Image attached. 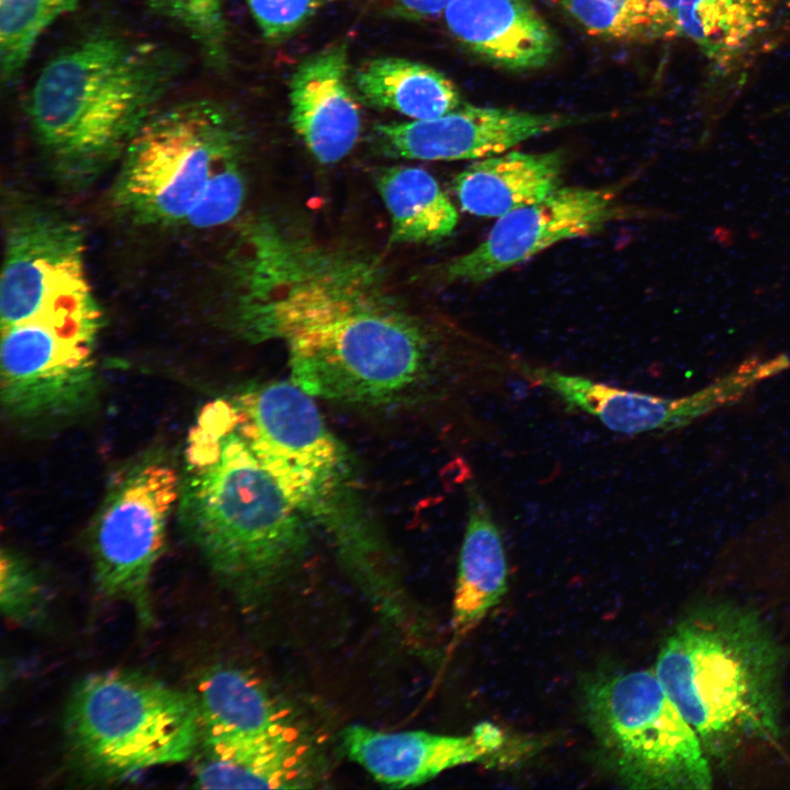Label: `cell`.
<instances>
[{
  "mask_svg": "<svg viewBox=\"0 0 790 790\" xmlns=\"http://www.w3.org/2000/svg\"><path fill=\"white\" fill-rule=\"evenodd\" d=\"M184 461L179 501L189 535L239 601L263 599L305 552L301 512L240 437L232 403L202 408Z\"/></svg>",
  "mask_w": 790,
  "mask_h": 790,
  "instance_id": "1",
  "label": "cell"
},
{
  "mask_svg": "<svg viewBox=\"0 0 790 790\" xmlns=\"http://www.w3.org/2000/svg\"><path fill=\"white\" fill-rule=\"evenodd\" d=\"M180 68L166 47L111 34L54 57L27 102L32 131L53 168L82 183L121 158Z\"/></svg>",
  "mask_w": 790,
  "mask_h": 790,
  "instance_id": "2",
  "label": "cell"
},
{
  "mask_svg": "<svg viewBox=\"0 0 790 790\" xmlns=\"http://www.w3.org/2000/svg\"><path fill=\"white\" fill-rule=\"evenodd\" d=\"M782 667L781 646L764 621L718 602L676 624L654 672L708 758L724 760L746 743L779 737Z\"/></svg>",
  "mask_w": 790,
  "mask_h": 790,
  "instance_id": "3",
  "label": "cell"
},
{
  "mask_svg": "<svg viewBox=\"0 0 790 790\" xmlns=\"http://www.w3.org/2000/svg\"><path fill=\"white\" fill-rule=\"evenodd\" d=\"M70 763L86 778L112 782L188 760L200 745L194 695L126 670L89 675L64 715Z\"/></svg>",
  "mask_w": 790,
  "mask_h": 790,
  "instance_id": "4",
  "label": "cell"
},
{
  "mask_svg": "<svg viewBox=\"0 0 790 790\" xmlns=\"http://www.w3.org/2000/svg\"><path fill=\"white\" fill-rule=\"evenodd\" d=\"M239 149L235 124L214 101L157 110L121 157L114 202L138 224L190 227L216 177L239 160Z\"/></svg>",
  "mask_w": 790,
  "mask_h": 790,
  "instance_id": "5",
  "label": "cell"
},
{
  "mask_svg": "<svg viewBox=\"0 0 790 790\" xmlns=\"http://www.w3.org/2000/svg\"><path fill=\"white\" fill-rule=\"evenodd\" d=\"M583 709L607 768L632 789L702 790L712 772L698 735L654 669L588 676Z\"/></svg>",
  "mask_w": 790,
  "mask_h": 790,
  "instance_id": "6",
  "label": "cell"
},
{
  "mask_svg": "<svg viewBox=\"0 0 790 790\" xmlns=\"http://www.w3.org/2000/svg\"><path fill=\"white\" fill-rule=\"evenodd\" d=\"M80 226L42 206L19 207L5 228L0 325L102 319Z\"/></svg>",
  "mask_w": 790,
  "mask_h": 790,
  "instance_id": "7",
  "label": "cell"
},
{
  "mask_svg": "<svg viewBox=\"0 0 790 790\" xmlns=\"http://www.w3.org/2000/svg\"><path fill=\"white\" fill-rule=\"evenodd\" d=\"M312 397L281 381L250 388L232 404L237 431L286 499L301 514L323 518L339 493L342 454Z\"/></svg>",
  "mask_w": 790,
  "mask_h": 790,
  "instance_id": "8",
  "label": "cell"
},
{
  "mask_svg": "<svg viewBox=\"0 0 790 790\" xmlns=\"http://www.w3.org/2000/svg\"><path fill=\"white\" fill-rule=\"evenodd\" d=\"M181 484L165 460L137 461L111 484L90 533L99 592L131 606L146 627L154 622L150 578Z\"/></svg>",
  "mask_w": 790,
  "mask_h": 790,
  "instance_id": "9",
  "label": "cell"
},
{
  "mask_svg": "<svg viewBox=\"0 0 790 790\" xmlns=\"http://www.w3.org/2000/svg\"><path fill=\"white\" fill-rule=\"evenodd\" d=\"M102 321L1 327V403L25 421L70 417L97 390L95 347Z\"/></svg>",
  "mask_w": 790,
  "mask_h": 790,
  "instance_id": "10",
  "label": "cell"
},
{
  "mask_svg": "<svg viewBox=\"0 0 790 790\" xmlns=\"http://www.w3.org/2000/svg\"><path fill=\"white\" fill-rule=\"evenodd\" d=\"M518 366L523 380L555 395L568 410L586 413L609 430L627 436L686 427L737 403L755 387L785 371V363L778 356L752 358L690 394L666 397L523 361H519Z\"/></svg>",
  "mask_w": 790,
  "mask_h": 790,
  "instance_id": "11",
  "label": "cell"
},
{
  "mask_svg": "<svg viewBox=\"0 0 790 790\" xmlns=\"http://www.w3.org/2000/svg\"><path fill=\"white\" fill-rule=\"evenodd\" d=\"M623 212L614 187H560L498 217L482 242L444 263L439 274L445 282H484L560 241L597 233Z\"/></svg>",
  "mask_w": 790,
  "mask_h": 790,
  "instance_id": "12",
  "label": "cell"
},
{
  "mask_svg": "<svg viewBox=\"0 0 790 790\" xmlns=\"http://www.w3.org/2000/svg\"><path fill=\"white\" fill-rule=\"evenodd\" d=\"M586 120L573 114L463 103L436 119L377 125L376 133L382 148L392 156L428 161L477 160Z\"/></svg>",
  "mask_w": 790,
  "mask_h": 790,
  "instance_id": "13",
  "label": "cell"
},
{
  "mask_svg": "<svg viewBox=\"0 0 790 790\" xmlns=\"http://www.w3.org/2000/svg\"><path fill=\"white\" fill-rule=\"evenodd\" d=\"M203 756L233 760L272 754L304 740L290 711L246 670H207L194 693Z\"/></svg>",
  "mask_w": 790,
  "mask_h": 790,
  "instance_id": "14",
  "label": "cell"
},
{
  "mask_svg": "<svg viewBox=\"0 0 790 790\" xmlns=\"http://www.w3.org/2000/svg\"><path fill=\"white\" fill-rule=\"evenodd\" d=\"M505 741L503 730L487 721L463 736L426 731L390 733L359 724L342 732L348 757L391 788L415 787L448 769L483 761L497 755Z\"/></svg>",
  "mask_w": 790,
  "mask_h": 790,
  "instance_id": "15",
  "label": "cell"
},
{
  "mask_svg": "<svg viewBox=\"0 0 790 790\" xmlns=\"http://www.w3.org/2000/svg\"><path fill=\"white\" fill-rule=\"evenodd\" d=\"M349 77L345 43L304 59L290 82L291 124L324 165L343 159L361 134V111Z\"/></svg>",
  "mask_w": 790,
  "mask_h": 790,
  "instance_id": "16",
  "label": "cell"
},
{
  "mask_svg": "<svg viewBox=\"0 0 790 790\" xmlns=\"http://www.w3.org/2000/svg\"><path fill=\"white\" fill-rule=\"evenodd\" d=\"M443 19L469 50L509 70L544 67L557 52L556 35L530 0H453Z\"/></svg>",
  "mask_w": 790,
  "mask_h": 790,
  "instance_id": "17",
  "label": "cell"
},
{
  "mask_svg": "<svg viewBox=\"0 0 790 790\" xmlns=\"http://www.w3.org/2000/svg\"><path fill=\"white\" fill-rule=\"evenodd\" d=\"M466 526L452 601V642L474 630L508 588V562L493 510L475 483L466 489Z\"/></svg>",
  "mask_w": 790,
  "mask_h": 790,
  "instance_id": "18",
  "label": "cell"
},
{
  "mask_svg": "<svg viewBox=\"0 0 790 790\" xmlns=\"http://www.w3.org/2000/svg\"><path fill=\"white\" fill-rule=\"evenodd\" d=\"M562 151H508L477 159L454 180L463 211L500 217L546 198L561 187Z\"/></svg>",
  "mask_w": 790,
  "mask_h": 790,
  "instance_id": "19",
  "label": "cell"
},
{
  "mask_svg": "<svg viewBox=\"0 0 790 790\" xmlns=\"http://www.w3.org/2000/svg\"><path fill=\"white\" fill-rule=\"evenodd\" d=\"M356 92L365 104L411 120L444 115L463 104L456 86L442 72L399 57H376L353 72Z\"/></svg>",
  "mask_w": 790,
  "mask_h": 790,
  "instance_id": "20",
  "label": "cell"
},
{
  "mask_svg": "<svg viewBox=\"0 0 790 790\" xmlns=\"http://www.w3.org/2000/svg\"><path fill=\"white\" fill-rule=\"evenodd\" d=\"M376 187L391 216V241L436 242L452 234L459 213L435 177L421 168L379 171Z\"/></svg>",
  "mask_w": 790,
  "mask_h": 790,
  "instance_id": "21",
  "label": "cell"
},
{
  "mask_svg": "<svg viewBox=\"0 0 790 790\" xmlns=\"http://www.w3.org/2000/svg\"><path fill=\"white\" fill-rule=\"evenodd\" d=\"M776 0H681L679 35L724 66L767 24Z\"/></svg>",
  "mask_w": 790,
  "mask_h": 790,
  "instance_id": "22",
  "label": "cell"
},
{
  "mask_svg": "<svg viewBox=\"0 0 790 790\" xmlns=\"http://www.w3.org/2000/svg\"><path fill=\"white\" fill-rule=\"evenodd\" d=\"M80 0H0V69L14 81L44 31L72 12Z\"/></svg>",
  "mask_w": 790,
  "mask_h": 790,
  "instance_id": "23",
  "label": "cell"
},
{
  "mask_svg": "<svg viewBox=\"0 0 790 790\" xmlns=\"http://www.w3.org/2000/svg\"><path fill=\"white\" fill-rule=\"evenodd\" d=\"M563 7L590 35L608 40L652 38L646 0H563Z\"/></svg>",
  "mask_w": 790,
  "mask_h": 790,
  "instance_id": "24",
  "label": "cell"
},
{
  "mask_svg": "<svg viewBox=\"0 0 790 790\" xmlns=\"http://www.w3.org/2000/svg\"><path fill=\"white\" fill-rule=\"evenodd\" d=\"M146 1L155 11L181 25L212 64L223 63L226 44L223 0Z\"/></svg>",
  "mask_w": 790,
  "mask_h": 790,
  "instance_id": "25",
  "label": "cell"
},
{
  "mask_svg": "<svg viewBox=\"0 0 790 790\" xmlns=\"http://www.w3.org/2000/svg\"><path fill=\"white\" fill-rule=\"evenodd\" d=\"M0 606L3 617L15 624L40 621L47 597L36 572L16 554L2 550L0 561Z\"/></svg>",
  "mask_w": 790,
  "mask_h": 790,
  "instance_id": "26",
  "label": "cell"
},
{
  "mask_svg": "<svg viewBox=\"0 0 790 790\" xmlns=\"http://www.w3.org/2000/svg\"><path fill=\"white\" fill-rule=\"evenodd\" d=\"M325 0H246L264 38L281 41L298 31Z\"/></svg>",
  "mask_w": 790,
  "mask_h": 790,
  "instance_id": "27",
  "label": "cell"
},
{
  "mask_svg": "<svg viewBox=\"0 0 790 790\" xmlns=\"http://www.w3.org/2000/svg\"><path fill=\"white\" fill-rule=\"evenodd\" d=\"M651 18V37L679 35L678 15L681 0H646Z\"/></svg>",
  "mask_w": 790,
  "mask_h": 790,
  "instance_id": "28",
  "label": "cell"
},
{
  "mask_svg": "<svg viewBox=\"0 0 790 790\" xmlns=\"http://www.w3.org/2000/svg\"><path fill=\"white\" fill-rule=\"evenodd\" d=\"M453 0H382L394 13L411 19H430L444 12Z\"/></svg>",
  "mask_w": 790,
  "mask_h": 790,
  "instance_id": "29",
  "label": "cell"
}]
</instances>
